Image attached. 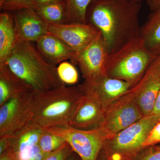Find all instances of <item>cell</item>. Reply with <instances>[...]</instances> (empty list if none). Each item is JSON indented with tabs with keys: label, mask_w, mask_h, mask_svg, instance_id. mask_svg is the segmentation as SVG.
<instances>
[{
	"label": "cell",
	"mask_w": 160,
	"mask_h": 160,
	"mask_svg": "<svg viewBox=\"0 0 160 160\" xmlns=\"http://www.w3.org/2000/svg\"><path fill=\"white\" fill-rule=\"evenodd\" d=\"M158 144H160V117L143 144V148Z\"/></svg>",
	"instance_id": "cell-27"
},
{
	"label": "cell",
	"mask_w": 160,
	"mask_h": 160,
	"mask_svg": "<svg viewBox=\"0 0 160 160\" xmlns=\"http://www.w3.org/2000/svg\"><path fill=\"white\" fill-rule=\"evenodd\" d=\"M37 6L56 3L66 2V0H35Z\"/></svg>",
	"instance_id": "cell-29"
},
{
	"label": "cell",
	"mask_w": 160,
	"mask_h": 160,
	"mask_svg": "<svg viewBox=\"0 0 160 160\" xmlns=\"http://www.w3.org/2000/svg\"><path fill=\"white\" fill-rule=\"evenodd\" d=\"M18 37L30 42H36L49 32V24L35 10L22 9L12 12Z\"/></svg>",
	"instance_id": "cell-15"
},
{
	"label": "cell",
	"mask_w": 160,
	"mask_h": 160,
	"mask_svg": "<svg viewBox=\"0 0 160 160\" xmlns=\"http://www.w3.org/2000/svg\"><path fill=\"white\" fill-rule=\"evenodd\" d=\"M0 160H13L9 156L7 151L4 152L2 154L0 155Z\"/></svg>",
	"instance_id": "cell-33"
},
{
	"label": "cell",
	"mask_w": 160,
	"mask_h": 160,
	"mask_svg": "<svg viewBox=\"0 0 160 160\" xmlns=\"http://www.w3.org/2000/svg\"><path fill=\"white\" fill-rule=\"evenodd\" d=\"M160 116L151 113L107 138L97 160H131L143 144Z\"/></svg>",
	"instance_id": "cell-5"
},
{
	"label": "cell",
	"mask_w": 160,
	"mask_h": 160,
	"mask_svg": "<svg viewBox=\"0 0 160 160\" xmlns=\"http://www.w3.org/2000/svg\"><path fill=\"white\" fill-rule=\"evenodd\" d=\"M34 92L48 91L66 85L60 79L56 66L49 63L32 42L18 39L4 63Z\"/></svg>",
	"instance_id": "cell-2"
},
{
	"label": "cell",
	"mask_w": 160,
	"mask_h": 160,
	"mask_svg": "<svg viewBox=\"0 0 160 160\" xmlns=\"http://www.w3.org/2000/svg\"><path fill=\"white\" fill-rule=\"evenodd\" d=\"M35 10L49 25H62L71 23L66 2L38 6Z\"/></svg>",
	"instance_id": "cell-20"
},
{
	"label": "cell",
	"mask_w": 160,
	"mask_h": 160,
	"mask_svg": "<svg viewBox=\"0 0 160 160\" xmlns=\"http://www.w3.org/2000/svg\"><path fill=\"white\" fill-rule=\"evenodd\" d=\"M72 151L71 146L66 142L58 149L50 152L43 160H65Z\"/></svg>",
	"instance_id": "cell-26"
},
{
	"label": "cell",
	"mask_w": 160,
	"mask_h": 160,
	"mask_svg": "<svg viewBox=\"0 0 160 160\" xmlns=\"http://www.w3.org/2000/svg\"><path fill=\"white\" fill-rule=\"evenodd\" d=\"M25 90H31L6 65H0V106L14 95Z\"/></svg>",
	"instance_id": "cell-19"
},
{
	"label": "cell",
	"mask_w": 160,
	"mask_h": 160,
	"mask_svg": "<svg viewBox=\"0 0 160 160\" xmlns=\"http://www.w3.org/2000/svg\"><path fill=\"white\" fill-rule=\"evenodd\" d=\"M109 52L101 33L78 52L77 64L84 81L91 82L106 75Z\"/></svg>",
	"instance_id": "cell-9"
},
{
	"label": "cell",
	"mask_w": 160,
	"mask_h": 160,
	"mask_svg": "<svg viewBox=\"0 0 160 160\" xmlns=\"http://www.w3.org/2000/svg\"><path fill=\"white\" fill-rule=\"evenodd\" d=\"M160 116V92L156 100L152 113Z\"/></svg>",
	"instance_id": "cell-31"
},
{
	"label": "cell",
	"mask_w": 160,
	"mask_h": 160,
	"mask_svg": "<svg viewBox=\"0 0 160 160\" xmlns=\"http://www.w3.org/2000/svg\"><path fill=\"white\" fill-rule=\"evenodd\" d=\"M57 72L60 79L65 85H75L78 81V73L72 63L66 61L60 63Z\"/></svg>",
	"instance_id": "cell-23"
},
{
	"label": "cell",
	"mask_w": 160,
	"mask_h": 160,
	"mask_svg": "<svg viewBox=\"0 0 160 160\" xmlns=\"http://www.w3.org/2000/svg\"><path fill=\"white\" fill-rule=\"evenodd\" d=\"M145 116L136 99L129 91L105 109L102 127L114 134Z\"/></svg>",
	"instance_id": "cell-8"
},
{
	"label": "cell",
	"mask_w": 160,
	"mask_h": 160,
	"mask_svg": "<svg viewBox=\"0 0 160 160\" xmlns=\"http://www.w3.org/2000/svg\"><path fill=\"white\" fill-rule=\"evenodd\" d=\"M85 94L82 84L34 92L32 122L44 129L69 126Z\"/></svg>",
	"instance_id": "cell-3"
},
{
	"label": "cell",
	"mask_w": 160,
	"mask_h": 160,
	"mask_svg": "<svg viewBox=\"0 0 160 160\" xmlns=\"http://www.w3.org/2000/svg\"><path fill=\"white\" fill-rule=\"evenodd\" d=\"M145 116L151 114L160 92V54L156 57L137 84L129 91Z\"/></svg>",
	"instance_id": "cell-10"
},
{
	"label": "cell",
	"mask_w": 160,
	"mask_h": 160,
	"mask_svg": "<svg viewBox=\"0 0 160 160\" xmlns=\"http://www.w3.org/2000/svg\"><path fill=\"white\" fill-rule=\"evenodd\" d=\"M34 93L21 92L0 106V137H9L31 122Z\"/></svg>",
	"instance_id": "cell-6"
},
{
	"label": "cell",
	"mask_w": 160,
	"mask_h": 160,
	"mask_svg": "<svg viewBox=\"0 0 160 160\" xmlns=\"http://www.w3.org/2000/svg\"><path fill=\"white\" fill-rule=\"evenodd\" d=\"M152 12L160 11V0H145Z\"/></svg>",
	"instance_id": "cell-28"
},
{
	"label": "cell",
	"mask_w": 160,
	"mask_h": 160,
	"mask_svg": "<svg viewBox=\"0 0 160 160\" xmlns=\"http://www.w3.org/2000/svg\"><path fill=\"white\" fill-rule=\"evenodd\" d=\"M96 0H66L71 23H87L86 12Z\"/></svg>",
	"instance_id": "cell-21"
},
{
	"label": "cell",
	"mask_w": 160,
	"mask_h": 160,
	"mask_svg": "<svg viewBox=\"0 0 160 160\" xmlns=\"http://www.w3.org/2000/svg\"><path fill=\"white\" fill-rule=\"evenodd\" d=\"M36 43L38 50L50 64L56 66L67 60L74 64L77 52L56 37L48 33Z\"/></svg>",
	"instance_id": "cell-16"
},
{
	"label": "cell",
	"mask_w": 160,
	"mask_h": 160,
	"mask_svg": "<svg viewBox=\"0 0 160 160\" xmlns=\"http://www.w3.org/2000/svg\"><path fill=\"white\" fill-rule=\"evenodd\" d=\"M8 148V140L6 137H0V155L7 150Z\"/></svg>",
	"instance_id": "cell-30"
},
{
	"label": "cell",
	"mask_w": 160,
	"mask_h": 160,
	"mask_svg": "<svg viewBox=\"0 0 160 160\" xmlns=\"http://www.w3.org/2000/svg\"><path fill=\"white\" fill-rule=\"evenodd\" d=\"M157 56L146 48L139 36L109 54L106 75L135 86Z\"/></svg>",
	"instance_id": "cell-4"
},
{
	"label": "cell",
	"mask_w": 160,
	"mask_h": 160,
	"mask_svg": "<svg viewBox=\"0 0 160 160\" xmlns=\"http://www.w3.org/2000/svg\"><path fill=\"white\" fill-rule=\"evenodd\" d=\"M130 1H133V2H136L141 3L144 0H130Z\"/></svg>",
	"instance_id": "cell-34"
},
{
	"label": "cell",
	"mask_w": 160,
	"mask_h": 160,
	"mask_svg": "<svg viewBox=\"0 0 160 160\" xmlns=\"http://www.w3.org/2000/svg\"><path fill=\"white\" fill-rule=\"evenodd\" d=\"M46 129L64 138L82 160H97L105 141L113 135L103 127L82 130L68 126Z\"/></svg>",
	"instance_id": "cell-7"
},
{
	"label": "cell",
	"mask_w": 160,
	"mask_h": 160,
	"mask_svg": "<svg viewBox=\"0 0 160 160\" xmlns=\"http://www.w3.org/2000/svg\"><path fill=\"white\" fill-rule=\"evenodd\" d=\"M139 36L149 51L156 56L160 54V11L149 15L141 26Z\"/></svg>",
	"instance_id": "cell-18"
},
{
	"label": "cell",
	"mask_w": 160,
	"mask_h": 160,
	"mask_svg": "<svg viewBox=\"0 0 160 160\" xmlns=\"http://www.w3.org/2000/svg\"><path fill=\"white\" fill-rule=\"evenodd\" d=\"M104 112L97 100L85 93L69 121V126L82 130L99 129L104 124Z\"/></svg>",
	"instance_id": "cell-13"
},
{
	"label": "cell",
	"mask_w": 160,
	"mask_h": 160,
	"mask_svg": "<svg viewBox=\"0 0 160 160\" xmlns=\"http://www.w3.org/2000/svg\"><path fill=\"white\" fill-rule=\"evenodd\" d=\"M35 0H5L0 6L2 11L13 12L22 9H36Z\"/></svg>",
	"instance_id": "cell-24"
},
{
	"label": "cell",
	"mask_w": 160,
	"mask_h": 160,
	"mask_svg": "<svg viewBox=\"0 0 160 160\" xmlns=\"http://www.w3.org/2000/svg\"><path fill=\"white\" fill-rule=\"evenodd\" d=\"M18 39L13 14L3 11L0 14V64L6 61Z\"/></svg>",
	"instance_id": "cell-17"
},
{
	"label": "cell",
	"mask_w": 160,
	"mask_h": 160,
	"mask_svg": "<svg viewBox=\"0 0 160 160\" xmlns=\"http://www.w3.org/2000/svg\"><path fill=\"white\" fill-rule=\"evenodd\" d=\"M100 32L91 24L80 23L49 25L48 32V33L58 38L77 53L88 46Z\"/></svg>",
	"instance_id": "cell-11"
},
{
	"label": "cell",
	"mask_w": 160,
	"mask_h": 160,
	"mask_svg": "<svg viewBox=\"0 0 160 160\" xmlns=\"http://www.w3.org/2000/svg\"><path fill=\"white\" fill-rule=\"evenodd\" d=\"M65 160H82V159L76 152L72 151L68 155Z\"/></svg>",
	"instance_id": "cell-32"
},
{
	"label": "cell",
	"mask_w": 160,
	"mask_h": 160,
	"mask_svg": "<svg viewBox=\"0 0 160 160\" xmlns=\"http://www.w3.org/2000/svg\"><path fill=\"white\" fill-rule=\"evenodd\" d=\"M131 160H160V144L143 148Z\"/></svg>",
	"instance_id": "cell-25"
},
{
	"label": "cell",
	"mask_w": 160,
	"mask_h": 160,
	"mask_svg": "<svg viewBox=\"0 0 160 160\" xmlns=\"http://www.w3.org/2000/svg\"><path fill=\"white\" fill-rule=\"evenodd\" d=\"M66 142L64 138L44 129L40 137L39 145L43 152L50 153L58 149Z\"/></svg>",
	"instance_id": "cell-22"
},
{
	"label": "cell",
	"mask_w": 160,
	"mask_h": 160,
	"mask_svg": "<svg viewBox=\"0 0 160 160\" xmlns=\"http://www.w3.org/2000/svg\"><path fill=\"white\" fill-rule=\"evenodd\" d=\"M141 3L130 0H96L86 12V22L99 31L109 54L139 36Z\"/></svg>",
	"instance_id": "cell-1"
},
{
	"label": "cell",
	"mask_w": 160,
	"mask_h": 160,
	"mask_svg": "<svg viewBox=\"0 0 160 160\" xmlns=\"http://www.w3.org/2000/svg\"><path fill=\"white\" fill-rule=\"evenodd\" d=\"M5 1V0H0V6H1L4 3Z\"/></svg>",
	"instance_id": "cell-35"
},
{
	"label": "cell",
	"mask_w": 160,
	"mask_h": 160,
	"mask_svg": "<svg viewBox=\"0 0 160 160\" xmlns=\"http://www.w3.org/2000/svg\"><path fill=\"white\" fill-rule=\"evenodd\" d=\"M44 129L30 122L9 137L6 151L13 160H25L39 144Z\"/></svg>",
	"instance_id": "cell-14"
},
{
	"label": "cell",
	"mask_w": 160,
	"mask_h": 160,
	"mask_svg": "<svg viewBox=\"0 0 160 160\" xmlns=\"http://www.w3.org/2000/svg\"><path fill=\"white\" fill-rule=\"evenodd\" d=\"M82 85L85 93L97 100L104 109L127 93L132 88L129 83L107 75L91 82L84 81Z\"/></svg>",
	"instance_id": "cell-12"
}]
</instances>
